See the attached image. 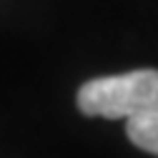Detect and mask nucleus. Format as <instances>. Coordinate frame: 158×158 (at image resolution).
Instances as JSON below:
<instances>
[{"label": "nucleus", "mask_w": 158, "mask_h": 158, "mask_svg": "<svg viewBox=\"0 0 158 158\" xmlns=\"http://www.w3.org/2000/svg\"><path fill=\"white\" fill-rule=\"evenodd\" d=\"M78 108L98 118H135L158 110V70L143 68L123 75H106L83 83Z\"/></svg>", "instance_id": "nucleus-1"}, {"label": "nucleus", "mask_w": 158, "mask_h": 158, "mask_svg": "<svg viewBox=\"0 0 158 158\" xmlns=\"http://www.w3.org/2000/svg\"><path fill=\"white\" fill-rule=\"evenodd\" d=\"M126 133L133 146H138L141 151H146L151 156H158V110L128 118Z\"/></svg>", "instance_id": "nucleus-2"}]
</instances>
